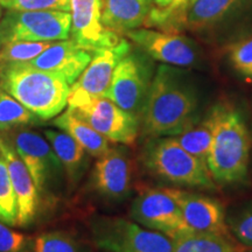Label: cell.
<instances>
[{
    "mask_svg": "<svg viewBox=\"0 0 252 252\" xmlns=\"http://www.w3.org/2000/svg\"><path fill=\"white\" fill-rule=\"evenodd\" d=\"M197 106V90L188 72L173 65H159L140 117L143 135L174 137L194 121Z\"/></svg>",
    "mask_w": 252,
    "mask_h": 252,
    "instance_id": "cell-1",
    "label": "cell"
},
{
    "mask_svg": "<svg viewBox=\"0 0 252 252\" xmlns=\"http://www.w3.org/2000/svg\"><path fill=\"white\" fill-rule=\"evenodd\" d=\"M213 138L207 167L216 185L230 186L247 180L251 137L241 112L231 104L219 103L209 110Z\"/></svg>",
    "mask_w": 252,
    "mask_h": 252,
    "instance_id": "cell-2",
    "label": "cell"
},
{
    "mask_svg": "<svg viewBox=\"0 0 252 252\" xmlns=\"http://www.w3.org/2000/svg\"><path fill=\"white\" fill-rule=\"evenodd\" d=\"M0 84L41 121L58 117L68 105V82L58 74L32 67L26 62L0 64Z\"/></svg>",
    "mask_w": 252,
    "mask_h": 252,
    "instance_id": "cell-3",
    "label": "cell"
},
{
    "mask_svg": "<svg viewBox=\"0 0 252 252\" xmlns=\"http://www.w3.org/2000/svg\"><path fill=\"white\" fill-rule=\"evenodd\" d=\"M141 161L154 178L178 187L216 188L207 163L191 156L174 137L149 138Z\"/></svg>",
    "mask_w": 252,
    "mask_h": 252,
    "instance_id": "cell-4",
    "label": "cell"
},
{
    "mask_svg": "<svg viewBox=\"0 0 252 252\" xmlns=\"http://www.w3.org/2000/svg\"><path fill=\"white\" fill-rule=\"evenodd\" d=\"M68 108L111 143L132 145L140 131V119L106 97H90L70 88Z\"/></svg>",
    "mask_w": 252,
    "mask_h": 252,
    "instance_id": "cell-5",
    "label": "cell"
},
{
    "mask_svg": "<svg viewBox=\"0 0 252 252\" xmlns=\"http://www.w3.org/2000/svg\"><path fill=\"white\" fill-rule=\"evenodd\" d=\"M90 230L94 245L106 252H174L172 238L133 220L98 216Z\"/></svg>",
    "mask_w": 252,
    "mask_h": 252,
    "instance_id": "cell-6",
    "label": "cell"
},
{
    "mask_svg": "<svg viewBox=\"0 0 252 252\" xmlns=\"http://www.w3.org/2000/svg\"><path fill=\"white\" fill-rule=\"evenodd\" d=\"M153 76L150 56L143 50L130 52L116 67L104 97L140 119Z\"/></svg>",
    "mask_w": 252,
    "mask_h": 252,
    "instance_id": "cell-7",
    "label": "cell"
},
{
    "mask_svg": "<svg viewBox=\"0 0 252 252\" xmlns=\"http://www.w3.org/2000/svg\"><path fill=\"white\" fill-rule=\"evenodd\" d=\"M71 13L62 11H13L8 9L0 23L5 43L14 41L52 42L68 40Z\"/></svg>",
    "mask_w": 252,
    "mask_h": 252,
    "instance_id": "cell-8",
    "label": "cell"
},
{
    "mask_svg": "<svg viewBox=\"0 0 252 252\" xmlns=\"http://www.w3.org/2000/svg\"><path fill=\"white\" fill-rule=\"evenodd\" d=\"M130 217L145 228L169 238L190 232L182 220L176 188H143L132 201Z\"/></svg>",
    "mask_w": 252,
    "mask_h": 252,
    "instance_id": "cell-9",
    "label": "cell"
},
{
    "mask_svg": "<svg viewBox=\"0 0 252 252\" xmlns=\"http://www.w3.org/2000/svg\"><path fill=\"white\" fill-rule=\"evenodd\" d=\"M11 144L31 173L39 194H46L60 184L64 171L52 145L42 135L24 128L15 132Z\"/></svg>",
    "mask_w": 252,
    "mask_h": 252,
    "instance_id": "cell-10",
    "label": "cell"
},
{
    "mask_svg": "<svg viewBox=\"0 0 252 252\" xmlns=\"http://www.w3.org/2000/svg\"><path fill=\"white\" fill-rule=\"evenodd\" d=\"M134 161L125 146L110 147L94 162L91 186L103 200L119 203L130 196L133 187Z\"/></svg>",
    "mask_w": 252,
    "mask_h": 252,
    "instance_id": "cell-11",
    "label": "cell"
},
{
    "mask_svg": "<svg viewBox=\"0 0 252 252\" xmlns=\"http://www.w3.org/2000/svg\"><path fill=\"white\" fill-rule=\"evenodd\" d=\"M152 60L173 67H194L201 61V49L195 41L180 33L154 30H133L125 34Z\"/></svg>",
    "mask_w": 252,
    "mask_h": 252,
    "instance_id": "cell-12",
    "label": "cell"
},
{
    "mask_svg": "<svg viewBox=\"0 0 252 252\" xmlns=\"http://www.w3.org/2000/svg\"><path fill=\"white\" fill-rule=\"evenodd\" d=\"M71 40L94 53L117 46L122 39L103 25V0H70Z\"/></svg>",
    "mask_w": 252,
    "mask_h": 252,
    "instance_id": "cell-13",
    "label": "cell"
},
{
    "mask_svg": "<svg viewBox=\"0 0 252 252\" xmlns=\"http://www.w3.org/2000/svg\"><path fill=\"white\" fill-rule=\"evenodd\" d=\"M176 198L188 231L231 235L226 224L224 208L215 198L178 188Z\"/></svg>",
    "mask_w": 252,
    "mask_h": 252,
    "instance_id": "cell-14",
    "label": "cell"
},
{
    "mask_svg": "<svg viewBox=\"0 0 252 252\" xmlns=\"http://www.w3.org/2000/svg\"><path fill=\"white\" fill-rule=\"evenodd\" d=\"M0 154L7 165L9 178L18 201V226L26 228L33 223L39 208V191L31 173L11 141L0 138Z\"/></svg>",
    "mask_w": 252,
    "mask_h": 252,
    "instance_id": "cell-15",
    "label": "cell"
},
{
    "mask_svg": "<svg viewBox=\"0 0 252 252\" xmlns=\"http://www.w3.org/2000/svg\"><path fill=\"white\" fill-rule=\"evenodd\" d=\"M93 59V53L78 47L72 40L52 43L37 58L26 63L41 70L58 74L72 86L86 70Z\"/></svg>",
    "mask_w": 252,
    "mask_h": 252,
    "instance_id": "cell-16",
    "label": "cell"
},
{
    "mask_svg": "<svg viewBox=\"0 0 252 252\" xmlns=\"http://www.w3.org/2000/svg\"><path fill=\"white\" fill-rule=\"evenodd\" d=\"M130 52L131 45L125 39H122L117 46L94 52L86 70L70 88L90 97H104L111 84L116 67Z\"/></svg>",
    "mask_w": 252,
    "mask_h": 252,
    "instance_id": "cell-17",
    "label": "cell"
},
{
    "mask_svg": "<svg viewBox=\"0 0 252 252\" xmlns=\"http://www.w3.org/2000/svg\"><path fill=\"white\" fill-rule=\"evenodd\" d=\"M242 0H193L174 18L160 28L167 33L200 31L219 23Z\"/></svg>",
    "mask_w": 252,
    "mask_h": 252,
    "instance_id": "cell-18",
    "label": "cell"
},
{
    "mask_svg": "<svg viewBox=\"0 0 252 252\" xmlns=\"http://www.w3.org/2000/svg\"><path fill=\"white\" fill-rule=\"evenodd\" d=\"M43 133L61 161L69 191L74 190L88 169L90 154L67 132L46 130Z\"/></svg>",
    "mask_w": 252,
    "mask_h": 252,
    "instance_id": "cell-19",
    "label": "cell"
},
{
    "mask_svg": "<svg viewBox=\"0 0 252 252\" xmlns=\"http://www.w3.org/2000/svg\"><path fill=\"white\" fill-rule=\"evenodd\" d=\"M152 7V0H103V25L117 34H126L144 26Z\"/></svg>",
    "mask_w": 252,
    "mask_h": 252,
    "instance_id": "cell-20",
    "label": "cell"
},
{
    "mask_svg": "<svg viewBox=\"0 0 252 252\" xmlns=\"http://www.w3.org/2000/svg\"><path fill=\"white\" fill-rule=\"evenodd\" d=\"M53 124L55 127L71 135L90 157L99 158L110 149V141L69 108L67 111L55 117Z\"/></svg>",
    "mask_w": 252,
    "mask_h": 252,
    "instance_id": "cell-21",
    "label": "cell"
},
{
    "mask_svg": "<svg viewBox=\"0 0 252 252\" xmlns=\"http://www.w3.org/2000/svg\"><path fill=\"white\" fill-rule=\"evenodd\" d=\"M174 252H243L247 250L231 235L185 232L172 238Z\"/></svg>",
    "mask_w": 252,
    "mask_h": 252,
    "instance_id": "cell-22",
    "label": "cell"
},
{
    "mask_svg": "<svg viewBox=\"0 0 252 252\" xmlns=\"http://www.w3.org/2000/svg\"><path fill=\"white\" fill-rule=\"evenodd\" d=\"M174 138L187 152L207 163L213 138V122L209 111L201 121L194 119L185 130L174 135Z\"/></svg>",
    "mask_w": 252,
    "mask_h": 252,
    "instance_id": "cell-23",
    "label": "cell"
},
{
    "mask_svg": "<svg viewBox=\"0 0 252 252\" xmlns=\"http://www.w3.org/2000/svg\"><path fill=\"white\" fill-rule=\"evenodd\" d=\"M41 119L18 102L14 97L0 91V132H7L19 127L39 124Z\"/></svg>",
    "mask_w": 252,
    "mask_h": 252,
    "instance_id": "cell-24",
    "label": "cell"
},
{
    "mask_svg": "<svg viewBox=\"0 0 252 252\" xmlns=\"http://www.w3.org/2000/svg\"><path fill=\"white\" fill-rule=\"evenodd\" d=\"M0 222L18 226V201L7 165L0 154Z\"/></svg>",
    "mask_w": 252,
    "mask_h": 252,
    "instance_id": "cell-25",
    "label": "cell"
},
{
    "mask_svg": "<svg viewBox=\"0 0 252 252\" xmlns=\"http://www.w3.org/2000/svg\"><path fill=\"white\" fill-rule=\"evenodd\" d=\"M33 252H83L74 235L63 230L45 231L33 239Z\"/></svg>",
    "mask_w": 252,
    "mask_h": 252,
    "instance_id": "cell-26",
    "label": "cell"
},
{
    "mask_svg": "<svg viewBox=\"0 0 252 252\" xmlns=\"http://www.w3.org/2000/svg\"><path fill=\"white\" fill-rule=\"evenodd\" d=\"M50 45L52 42H33V41L6 42L0 49V64L28 62L37 58Z\"/></svg>",
    "mask_w": 252,
    "mask_h": 252,
    "instance_id": "cell-27",
    "label": "cell"
},
{
    "mask_svg": "<svg viewBox=\"0 0 252 252\" xmlns=\"http://www.w3.org/2000/svg\"><path fill=\"white\" fill-rule=\"evenodd\" d=\"M228 229L244 248H252V202L226 219Z\"/></svg>",
    "mask_w": 252,
    "mask_h": 252,
    "instance_id": "cell-28",
    "label": "cell"
},
{
    "mask_svg": "<svg viewBox=\"0 0 252 252\" xmlns=\"http://www.w3.org/2000/svg\"><path fill=\"white\" fill-rule=\"evenodd\" d=\"M0 5L13 11L70 12V0H0Z\"/></svg>",
    "mask_w": 252,
    "mask_h": 252,
    "instance_id": "cell-29",
    "label": "cell"
},
{
    "mask_svg": "<svg viewBox=\"0 0 252 252\" xmlns=\"http://www.w3.org/2000/svg\"><path fill=\"white\" fill-rule=\"evenodd\" d=\"M0 252H33V239L0 222Z\"/></svg>",
    "mask_w": 252,
    "mask_h": 252,
    "instance_id": "cell-30",
    "label": "cell"
},
{
    "mask_svg": "<svg viewBox=\"0 0 252 252\" xmlns=\"http://www.w3.org/2000/svg\"><path fill=\"white\" fill-rule=\"evenodd\" d=\"M232 67L245 77L252 78V37L236 42L228 50Z\"/></svg>",
    "mask_w": 252,
    "mask_h": 252,
    "instance_id": "cell-31",
    "label": "cell"
},
{
    "mask_svg": "<svg viewBox=\"0 0 252 252\" xmlns=\"http://www.w3.org/2000/svg\"><path fill=\"white\" fill-rule=\"evenodd\" d=\"M191 1L193 0H173L172 4L167 6L166 8L152 7L144 26L146 28H158V30H160L163 26V24L184 11Z\"/></svg>",
    "mask_w": 252,
    "mask_h": 252,
    "instance_id": "cell-32",
    "label": "cell"
},
{
    "mask_svg": "<svg viewBox=\"0 0 252 252\" xmlns=\"http://www.w3.org/2000/svg\"><path fill=\"white\" fill-rule=\"evenodd\" d=\"M154 8H166L173 2V0H152Z\"/></svg>",
    "mask_w": 252,
    "mask_h": 252,
    "instance_id": "cell-33",
    "label": "cell"
},
{
    "mask_svg": "<svg viewBox=\"0 0 252 252\" xmlns=\"http://www.w3.org/2000/svg\"><path fill=\"white\" fill-rule=\"evenodd\" d=\"M5 45V39H4V35H2V32L0 30V49L2 48V46Z\"/></svg>",
    "mask_w": 252,
    "mask_h": 252,
    "instance_id": "cell-34",
    "label": "cell"
},
{
    "mask_svg": "<svg viewBox=\"0 0 252 252\" xmlns=\"http://www.w3.org/2000/svg\"><path fill=\"white\" fill-rule=\"evenodd\" d=\"M243 252H252V248H250V249H247V250L243 251Z\"/></svg>",
    "mask_w": 252,
    "mask_h": 252,
    "instance_id": "cell-35",
    "label": "cell"
},
{
    "mask_svg": "<svg viewBox=\"0 0 252 252\" xmlns=\"http://www.w3.org/2000/svg\"><path fill=\"white\" fill-rule=\"evenodd\" d=\"M0 15H1V5H0Z\"/></svg>",
    "mask_w": 252,
    "mask_h": 252,
    "instance_id": "cell-36",
    "label": "cell"
},
{
    "mask_svg": "<svg viewBox=\"0 0 252 252\" xmlns=\"http://www.w3.org/2000/svg\"><path fill=\"white\" fill-rule=\"evenodd\" d=\"M0 91H1V89H0Z\"/></svg>",
    "mask_w": 252,
    "mask_h": 252,
    "instance_id": "cell-37",
    "label": "cell"
}]
</instances>
